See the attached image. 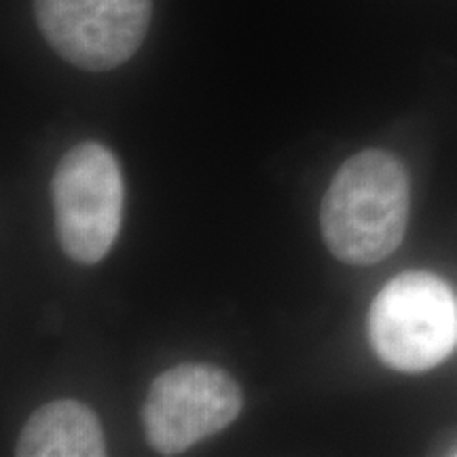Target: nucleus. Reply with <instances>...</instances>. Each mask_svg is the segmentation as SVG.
Masks as SVG:
<instances>
[{
    "label": "nucleus",
    "instance_id": "f257e3e1",
    "mask_svg": "<svg viewBox=\"0 0 457 457\" xmlns=\"http://www.w3.org/2000/svg\"><path fill=\"white\" fill-rule=\"evenodd\" d=\"M411 185L403 162L381 148L358 153L341 165L320 210L328 250L350 265L384 261L403 242Z\"/></svg>",
    "mask_w": 457,
    "mask_h": 457
},
{
    "label": "nucleus",
    "instance_id": "f03ea898",
    "mask_svg": "<svg viewBox=\"0 0 457 457\" xmlns=\"http://www.w3.org/2000/svg\"><path fill=\"white\" fill-rule=\"evenodd\" d=\"M369 339L377 356L400 373L438 367L457 345L453 290L428 271L400 273L370 305Z\"/></svg>",
    "mask_w": 457,
    "mask_h": 457
},
{
    "label": "nucleus",
    "instance_id": "7ed1b4c3",
    "mask_svg": "<svg viewBox=\"0 0 457 457\" xmlns=\"http://www.w3.org/2000/svg\"><path fill=\"white\" fill-rule=\"evenodd\" d=\"M51 193L66 256L83 265L104 259L123 220L125 187L117 157L98 142L72 146L57 163Z\"/></svg>",
    "mask_w": 457,
    "mask_h": 457
},
{
    "label": "nucleus",
    "instance_id": "20e7f679",
    "mask_svg": "<svg viewBox=\"0 0 457 457\" xmlns=\"http://www.w3.org/2000/svg\"><path fill=\"white\" fill-rule=\"evenodd\" d=\"M242 411V390L210 364H179L153 381L142 404L146 441L157 453L179 455L225 430Z\"/></svg>",
    "mask_w": 457,
    "mask_h": 457
},
{
    "label": "nucleus",
    "instance_id": "39448f33",
    "mask_svg": "<svg viewBox=\"0 0 457 457\" xmlns=\"http://www.w3.org/2000/svg\"><path fill=\"white\" fill-rule=\"evenodd\" d=\"M47 43L83 71L125 64L145 41L151 0H34Z\"/></svg>",
    "mask_w": 457,
    "mask_h": 457
},
{
    "label": "nucleus",
    "instance_id": "423d86ee",
    "mask_svg": "<svg viewBox=\"0 0 457 457\" xmlns=\"http://www.w3.org/2000/svg\"><path fill=\"white\" fill-rule=\"evenodd\" d=\"M20 457H102L106 441L94 411L77 400L43 404L26 421L17 441Z\"/></svg>",
    "mask_w": 457,
    "mask_h": 457
},
{
    "label": "nucleus",
    "instance_id": "0eeeda50",
    "mask_svg": "<svg viewBox=\"0 0 457 457\" xmlns=\"http://www.w3.org/2000/svg\"><path fill=\"white\" fill-rule=\"evenodd\" d=\"M455 455H457V451H455Z\"/></svg>",
    "mask_w": 457,
    "mask_h": 457
}]
</instances>
